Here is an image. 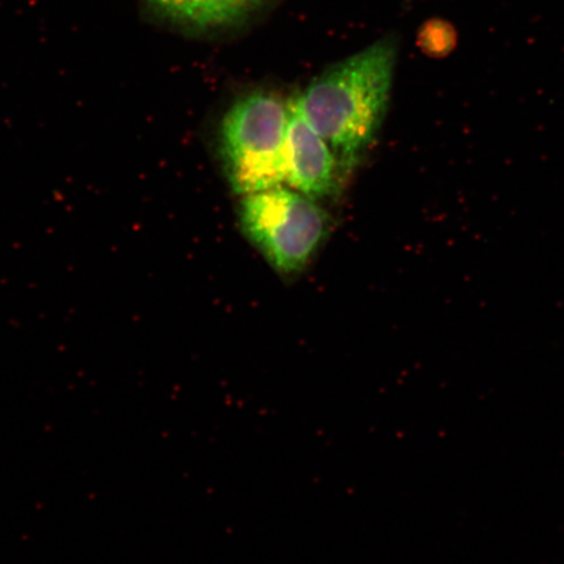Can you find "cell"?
I'll return each instance as SVG.
<instances>
[{"label":"cell","mask_w":564,"mask_h":564,"mask_svg":"<svg viewBox=\"0 0 564 564\" xmlns=\"http://www.w3.org/2000/svg\"><path fill=\"white\" fill-rule=\"evenodd\" d=\"M178 23L216 28L238 23L257 11L263 0H150Z\"/></svg>","instance_id":"5b68a950"},{"label":"cell","mask_w":564,"mask_h":564,"mask_svg":"<svg viewBox=\"0 0 564 564\" xmlns=\"http://www.w3.org/2000/svg\"><path fill=\"white\" fill-rule=\"evenodd\" d=\"M345 173L329 145L308 126L293 98L289 100L285 185L317 203L340 195Z\"/></svg>","instance_id":"277c9868"},{"label":"cell","mask_w":564,"mask_h":564,"mask_svg":"<svg viewBox=\"0 0 564 564\" xmlns=\"http://www.w3.org/2000/svg\"><path fill=\"white\" fill-rule=\"evenodd\" d=\"M289 101L252 90L230 105L218 129V159L232 193L242 196L285 185Z\"/></svg>","instance_id":"7a4b0ae2"},{"label":"cell","mask_w":564,"mask_h":564,"mask_svg":"<svg viewBox=\"0 0 564 564\" xmlns=\"http://www.w3.org/2000/svg\"><path fill=\"white\" fill-rule=\"evenodd\" d=\"M455 32L446 23L427 25L425 42L429 53L436 55L447 54L455 46Z\"/></svg>","instance_id":"8992f818"},{"label":"cell","mask_w":564,"mask_h":564,"mask_svg":"<svg viewBox=\"0 0 564 564\" xmlns=\"http://www.w3.org/2000/svg\"><path fill=\"white\" fill-rule=\"evenodd\" d=\"M397 45L379 41L337 63L293 97L310 127L329 145L345 175L382 129L390 104Z\"/></svg>","instance_id":"6da1fadb"},{"label":"cell","mask_w":564,"mask_h":564,"mask_svg":"<svg viewBox=\"0 0 564 564\" xmlns=\"http://www.w3.org/2000/svg\"><path fill=\"white\" fill-rule=\"evenodd\" d=\"M236 214L242 236L285 279L307 270L333 230L322 203L286 185L238 196Z\"/></svg>","instance_id":"3957f363"}]
</instances>
